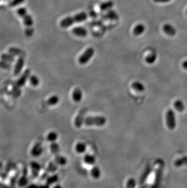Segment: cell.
<instances>
[{
  "instance_id": "cell-1",
  "label": "cell",
  "mask_w": 187,
  "mask_h": 188,
  "mask_svg": "<svg viewBox=\"0 0 187 188\" xmlns=\"http://www.w3.org/2000/svg\"><path fill=\"white\" fill-rule=\"evenodd\" d=\"M87 17L88 15L85 12H81L72 17H67L60 21V26L63 28H67L71 26L76 23L85 21L87 19Z\"/></svg>"
},
{
  "instance_id": "cell-2",
  "label": "cell",
  "mask_w": 187,
  "mask_h": 188,
  "mask_svg": "<svg viewBox=\"0 0 187 188\" xmlns=\"http://www.w3.org/2000/svg\"><path fill=\"white\" fill-rule=\"evenodd\" d=\"M106 123V119L104 116H88L85 117L84 124L87 126H96L101 127Z\"/></svg>"
},
{
  "instance_id": "cell-3",
  "label": "cell",
  "mask_w": 187,
  "mask_h": 188,
  "mask_svg": "<svg viewBox=\"0 0 187 188\" xmlns=\"http://www.w3.org/2000/svg\"><path fill=\"white\" fill-rule=\"evenodd\" d=\"M163 167H164V164H159L158 167L157 168L155 172L154 179L153 183L150 188H160L161 180L163 174Z\"/></svg>"
},
{
  "instance_id": "cell-4",
  "label": "cell",
  "mask_w": 187,
  "mask_h": 188,
  "mask_svg": "<svg viewBox=\"0 0 187 188\" xmlns=\"http://www.w3.org/2000/svg\"><path fill=\"white\" fill-rule=\"evenodd\" d=\"M94 50L92 48H88L83 54L79 58V63L81 65L86 64L94 54Z\"/></svg>"
},
{
  "instance_id": "cell-5",
  "label": "cell",
  "mask_w": 187,
  "mask_h": 188,
  "mask_svg": "<svg viewBox=\"0 0 187 188\" xmlns=\"http://www.w3.org/2000/svg\"><path fill=\"white\" fill-rule=\"evenodd\" d=\"M166 123L169 129L173 130L176 127L175 114L171 109H169L166 113Z\"/></svg>"
},
{
  "instance_id": "cell-6",
  "label": "cell",
  "mask_w": 187,
  "mask_h": 188,
  "mask_svg": "<svg viewBox=\"0 0 187 188\" xmlns=\"http://www.w3.org/2000/svg\"><path fill=\"white\" fill-rule=\"evenodd\" d=\"M86 108H83L79 111L78 115L76 117L75 121H74V124L76 127L80 128L84 124V121L85 119V114L86 113Z\"/></svg>"
},
{
  "instance_id": "cell-7",
  "label": "cell",
  "mask_w": 187,
  "mask_h": 188,
  "mask_svg": "<svg viewBox=\"0 0 187 188\" xmlns=\"http://www.w3.org/2000/svg\"><path fill=\"white\" fill-rule=\"evenodd\" d=\"M151 171H152V168H151V166L150 165H148L145 168L142 174L140 177V180H139L140 185H142V184H144L145 183L146 181L147 180L148 177H149L150 174L151 172Z\"/></svg>"
},
{
  "instance_id": "cell-8",
  "label": "cell",
  "mask_w": 187,
  "mask_h": 188,
  "mask_svg": "<svg viewBox=\"0 0 187 188\" xmlns=\"http://www.w3.org/2000/svg\"><path fill=\"white\" fill-rule=\"evenodd\" d=\"M163 31L167 35L173 37L176 34V29L170 24H165L163 26Z\"/></svg>"
},
{
  "instance_id": "cell-9",
  "label": "cell",
  "mask_w": 187,
  "mask_h": 188,
  "mask_svg": "<svg viewBox=\"0 0 187 188\" xmlns=\"http://www.w3.org/2000/svg\"><path fill=\"white\" fill-rule=\"evenodd\" d=\"M25 65V59L22 57H19L16 61V65L15 66L14 69V74L15 75H18L20 73L21 70Z\"/></svg>"
},
{
  "instance_id": "cell-10",
  "label": "cell",
  "mask_w": 187,
  "mask_h": 188,
  "mask_svg": "<svg viewBox=\"0 0 187 188\" xmlns=\"http://www.w3.org/2000/svg\"><path fill=\"white\" fill-rule=\"evenodd\" d=\"M72 97L75 102H80L83 98V92L82 89L79 88H75L73 92Z\"/></svg>"
},
{
  "instance_id": "cell-11",
  "label": "cell",
  "mask_w": 187,
  "mask_h": 188,
  "mask_svg": "<svg viewBox=\"0 0 187 188\" xmlns=\"http://www.w3.org/2000/svg\"><path fill=\"white\" fill-rule=\"evenodd\" d=\"M72 32L73 34L80 37H85L88 35L87 30L83 27H76L72 30Z\"/></svg>"
},
{
  "instance_id": "cell-12",
  "label": "cell",
  "mask_w": 187,
  "mask_h": 188,
  "mask_svg": "<svg viewBox=\"0 0 187 188\" xmlns=\"http://www.w3.org/2000/svg\"><path fill=\"white\" fill-rule=\"evenodd\" d=\"M145 31V26L143 24H138L136 25L132 31L134 36H139L142 35Z\"/></svg>"
},
{
  "instance_id": "cell-13",
  "label": "cell",
  "mask_w": 187,
  "mask_h": 188,
  "mask_svg": "<svg viewBox=\"0 0 187 188\" xmlns=\"http://www.w3.org/2000/svg\"><path fill=\"white\" fill-rule=\"evenodd\" d=\"M22 22L26 28H31L34 25V20L31 15L27 14L22 18Z\"/></svg>"
},
{
  "instance_id": "cell-14",
  "label": "cell",
  "mask_w": 187,
  "mask_h": 188,
  "mask_svg": "<svg viewBox=\"0 0 187 188\" xmlns=\"http://www.w3.org/2000/svg\"><path fill=\"white\" fill-rule=\"evenodd\" d=\"M83 161L86 164H88V165H92V164H94L96 163V158L94 156L87 153L84 156Z\"/></svg>"
},
{
  "instance_id": "cell-15",
  "label": "cell",
  "mask_w": 187,
  "mask_h": 188,
  "mask_svg": "<svg viewBox=\"0 0 187 188\" xmlns=\"http://www.w3.org/2000/svg\"><path fill=\"white\" fill-rule=\"evenodd\" d=\"M131 87L132 89H134L135 91L138 92H143L145 89V87L143 83L141 82L135 81L131 84Z\"/></svg>"
},
{
  "instance_id": "cell-16",
  "label": "cell",
  "mask_w": 187,
  "mask_h": 188,
  "mask_svg": "<svg viewBox=\"0 0 187 188\" xmlns=\"http://www.w3.org/2000/svg\"><path fill=\"white\" fill-rule=\"evenodd\" d=\"M91 174L94 178L95 179L99 178L101 176V171L100 168L96 166H94L91 171Z\"/></svg>"
},
{
  "instance_id": "cell-17",
  "label": "cell",
  "mask_w": 187,
  "mask_h": 188,
  "mask_svg": "<svg viewBox=\"0 0 187 188\" xmlns=\"http://www.w3.org/2000/svg\"><path fill=\"white\" fill-rule=\"evenodd\" d=\"M114 6V3L112 1H108L102 3L100 5V9L102 11H107L111 9Z\"/></svg>"
},
{
  "instance_id": "cell-18",
  "label": "cell",
  "mask_w": 187,
  "mask_h": 188,
  "mask_svg": "<svg viewBox=\"0 0 187 188\" xmlns=\"http://www.w3.org/2000/svg\"><path fill=\"white\" fill-rule=\"evenodd\" d=\"M76 150L79 153H83L86 152V146L85 143L82 142L78 143L76 146Z\"/></svg>"
},
{
  "instance_id": "cell-19",
  "label": "cell",
  "mask_w": 187,
  "mask_h": 188,
  "mask_svg": "<svg viewBox=\"0 0 187 188\" xmlns=\"http://www.w3.org/2000/svg\"><path fill=\"white\" fill-rule=\"evenodd\" d=\"M106 17L108 19L111 20H117L119 18V16L117 14V12L112 10L109 11V12L106 14Z\"/></svg>"
},
{
  "instance_id": "cell-20",
  "label": "cell",
  "mask_w": 187,
  "mask_h": 188,
  "mask_svg": "<svg viewBox=\"0 0 187 188\" xmlns=\"http://www.w3.org/2000/svg\"><path fill=\"white\" fill-rule=\"evenodd\" d=\"M157 59V55L156 53H151L148 55L145 58V61L148 64L154 63Z\"/></svg>"
},
{
  "instance_id": "cell-21",
  "label": "cell",
  "mask_w": 187,
  "mask_h": 188,
  "mask_svg": "<svg viewBox=\"0 0 187 188\" xmlns=\"http://www.w3.org/2000/svg\"><path fill=\"white\" fill-rule=\"evenodd\" d=\"M174 108L179 112H182L184 110L185 107L183 105V103L180 100H177L174 103Z\"/></svg>"
},
{
  "instance_id": "cell-22",
  "label": "cell",
  "mask_w": 187,
  "mask_h": 188,
  "mask_svg": "<svg viewBox=\"0 0 187 188\" xmlns=\"http://www.w3.org/2000/svg\"><path fill=\"white\" fill-rule=\"evenodd\" d=\"M186 164H187V157H183L182 158L177 159L174 162V165L176 167L182 166Z\"/></svg>"
},
{
  "instance_id": "cell-23",
  "label": "cell",
  "mask_w": 187,
  "mask_h": 188,
  "mask_svg": "<svg viewBox=\"0 0 187 188\" xmlns=\"http://www.w3.org/2000/svg\"><path fill=\"white\" fill-rule=\"evenodd\" d=\"M1 58L3 60L9 63H11L14 62L15 59L13 57V56L11 54H3L1 56Z\"/></svg>"
},
{
  "instance_id": "cell-24",
  "label": "cell",
  "mask_w": 187,
  "mask_h": 188,
  "mask_svg": "<svg viewBox=\"0 0 187 188\" xmlns=\"http://www.w3.org/2000/svg\"><path fill=\"white\" fill-rule=\"evenodd\" d=\"M17 14H18V15L19 17H21V18H23V17H25L27 14H28V11H27V9H26V8H23V7H22V8H19L18 10H17Z\"/></svg>"
},
{
  "instance_id": "cell-25",
  "label": "cell",
  "mask_w": 187,
  "mask_h": 188,
  "mask_svg": "<svg viewBox=\"0 0 187 188\" xmlns=\"http://www.w3.org/2000/svg\"><path fill=\"white\" fill-rule=\"evenodd\" d=\"M55 161H56L57 164H59V165H61V166L65 165L67 162V159L64 157H63L61 156H57Z\"/></svg>"
},
{
  "instance_id": "cell-26",
  "label": "cell",
  "mask_w": 187,
  "mask_h": 188,
  "mask_svg": "<svg viewBox=\"0 0 187 188\" xmlns=\"http://www.w3.org/2000/svg\"><path fill=\"white\" fill-rule=\"evenodd\" d=\"M126 188H135L136 186V181L132 178L128 179L126 182Z\"/></svg>"
},
{
  "instance_id": "cell-27",
  "label": "cell",
  "mask_w": 187,
  "mask_h": 188,
  "mask_svg": "<svg viewBox=\"0 0 187 188\" xmlns=\"http://www.w3.org/2000/svg\"><path fill=\"white\" fill-rule=\"evenodd\" d=\"M29 80H30V83L31 84H32L33 86H37L38 85L39 83V79L37 77V76L32 75L29 78Z\"/></svg>"
},
{
  "instance_id": "cell-28",
  "label": "cell",
  "mask_w": 187,
  "mask_h": 188,
  "mask_svg": "<svg viewBox=\"0 0 187 188\" xmlns=\"http://www.w3.org/2000/svg\"><path fill=\"white\" fill-rule=\"evenodd\" d=\"M25 2V0H12L10 3V7H15L18 5H21Z\"/></svg>"
},
{
  "instance_id": "cell-29",
  "label": "cell",
  "mask_w": 187,
  "mask_h": 188,
  "mask_svg": "<svg viewBox=\"0 0 187 188\" xmlns=\"http://www.w3.org/2000/svg\"><path fill=\"white\" fill-rule=\"evenodd\" d=\"M58 138V135L55 132H51L48 136V139L49 141H55Z\"/></svg>"
},
{
  "instance_id": "cell-30",
  "label": "cell",
  "mask_w": 187,
  "mask_h": 188,
  "mask_svg": "<svg viewBox=\"0 0 187 188\" xmlns=\"http://www.w3.org/2000/svg\"><path fill=\"white\" fill-rule=\"evenodd\" d=\"M49 104L50 105H55L59 101V98L57 96H53L52 97L50 98L49 99Z\"/></svg>"
},
{
  "instance_id": "cell-31",
  "label": "cell",
  "mask_w": 187,
  "mask_h": 188,
  "mask_svg": "<svg viewBox=\"0 0 187 188\" xmlns=\"http://www.w3.org/2000/svg\"><path fill=\"white\" fill-rule=\"evenodd\" d=\"M51 150L52 152V153H55V154H57L58 153H59L60 152V148H59V146L56 143H53L52 144L51 146Z\"/></svg>"
},
{
  "instance_id": "cell-32",
  "label": "cell",
  "mask_w": 187,
  "mask_h": 188,
  "mask_svg": "<svg viewBox=\"0 0 187 188\" xmlns=\"http://www.w3.org/2000/svg\"><path fill=\"white\" fill-rule=\"evenodd\" d=\"M29 28V31H28V30L26 29L25 32H26V35L28 36H31L33 33H34V30L32 28Z\"/></svg>"
},
{
  "instance_id": "cell-33",
  "label": "cell",
  "mask_w": 187,
  "mask_h": 188,
  "mask_svg": "<svg viewBox=\"0 0 187 188\" xmlns=\"http://www.w3.org/2000/svg\"><path fill=\"white\" fill-rule=\"evenodd\" d=\"M153 1L158 3H164L170 2V1H171V0H153Z\"/></svg>"
},
{
  "instance_id": "cell-34",
  "label": "cell",
  "mask_w": 187,
  "mask_h": 188,
  "mask_svg": "<svg viewBox=\"0 0 187 188\" xmlns=\"http://www.w3.org/2000/svg\"><path fill=\"white\" fill-rule=\"evenodd\" d=\"M182 66L185 69L187 70V60H185L182 63Z\"/></svg>"
},
{
  "instance_id": "cell-35",
  "label": "cell",
  "mask_w": 187,
  "mask_h": 188,
  "mask_svg": "<svg viewBox=\"0 0 187 188\" xmlns=\"http://www.w3.org/2000/svg\"><path fill=\"white\" fill-rule=\"evenodd\" d=\"M148 187V185L147 184H142L140 185V186L138 187V188H147Z\"/></svg>"
},
{
  "instance_id": "cell-36",
  "label": "cell",
  "mask_w": 187,
  "mask_h": 188,
  "mask_svg": "<svg viewBox=\"0 0 187 188\" xmlns=\"http://www.w3.org/2000/svg\"><path fill=\"white\" fill-rule=\"evenodd\" d=\"M54 188H61V187L60 186H55Z\"/></svg>"
},
{
  "instance_id": "cell-37",
  "label": "cell",
  "mask_w": 187,
  "mask_h": 188,
  "mask_svg": "<svg viewBox=\"0 0 187 188\" xmlns=\"http://www.w3.org/2000/svg\"><path fill=\"white\" fill-rule=\"evenodd\" d=\"M186 15H187V10H186Z\"/></svg>"
}]
</instances>
